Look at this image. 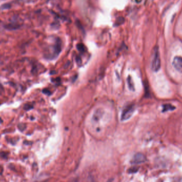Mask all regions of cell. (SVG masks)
Masks as SVG:
<instances>
[{
	"label": "cell",
	"instance_id": "cell-1",
	"mask_svg": "<svg viewBox=\"0 0 182 182\" xmlns=\"http://www.w3.org/2000/svg\"><path fill=\"white\" fill-rule=\"evenodd\" d=\"M161 66V61L159 51L158 48H156L154 51L153 57L151 64V68L154 72H157L160 70Z\"/></svg>",
	"mask_w": 182,
	"mask_h": 182
},
{
	"label": "cell",
	"instance_id": "cell-2",
	"mask_svg": "<svg viewBox=\"0 0 182 182\" xmlns=\"http://www.w3.org/2000/svg\"><path fill=\"white\" fill-rule=\"evenodd\" d=\"M134 111L135 107L134 105H129L125 107L121 113V120L124 121L129 119L133 114Z\"/></svg>",
	"mask_w": 182,
	"mask_h": 182
},
{
	"label": "cell",
	"instance_id": "cell-3",
	"mask_svg": "<svg viewBox=\"0 0 182 182\" xmlns=\"http://www.w3.org/2000/svg\"><path fill=\"white\" fill-rule=\"evenodd\" d=\"M172 65L179 72L182 73V57L180 56L175 57L172 61Z\"/></svg>",
	"mask_w": 182,
	"mask_h": 182
},
{
	"label": "cell",
	"instance_id": "cell-4",
	"mask_svg": "<svg viewBox=\"0 0 182 182\" xmlns=\"http://www.w3.org/2000/svg\"><path fill=\"white\" fill-rule=\"evenodd\" d=\"M146 158L142 153H137L134 156L132 160L133 164H140L145 161Z\"/></svg>",
	"mask_w": 182,
	"mask_h": 182
},
{
	"label": "cell",
	"instance_id": "cell-5",
	"mask_svg": "<svg viewBox=\"0 0 182 182\" xmlns=\"http://www.w3.org/2000/svg\"><path fill=\"white\" fill-rule=\"evenodd\" d=\"M54 53L55 55H58L61 50V41L60 40H58L55 43V46L54 47Z\"/></svg>",
	"mask_w": 182,
	"mask_h": 182
},
{
	"label": "cell",
	"instance_id": "cell-6",
	"mask_svg": "<svg viewBox=\"0 0 182 182\" xmlns=\"http://www.w3.org/2000/svg\"><path fill=\"white\" fill-rule=\"evenodd\" d=\"M20 27V25L18 24H10L5 26V28L9 30H14V29H17Z\"/></svg>",
	"mask_w": 182,
	"mask_h": 182
},
{
	"label": "cell",
	"instance_id": "cell-7",
	"mask_svg": "<svg viewBox=\"0 0 182 182\" xmlns=\"http://www.w3.org/2000/svg\"><path fill=\"white\" fill-rule=\"evenodd\" d=\"M175 109V107L171 104H166L163 106V111H168L169 110H173Z\"/></svg>",
	"mask_w": 182,
	"mask_h": 182
},
{
	"label": "cell",
	"instance_id": "cell-8",
	"mask_svg": "<svg viewBox=\"0 0 182 182\" xmlns=\"http://www.w3.org/2000/svg\"><path fill=\"white\" fill-rule=\"evenodd\" d=\"M77 49H78L80 52H84L85 50V46L82 43H79L78 44H77Z\"/></svg>",
	"mask_w": 182,
	"mask_h": 182
},
{
	"label": "cell",
	"instance_id": "cell-9",
	"mask_svg": "<svg viewBox=\"0 0 182 182\" xmlns=\"http://www.w3.org/2000/svg\"><path fill=\"white\" fill-rule=\"evenodd\" d=\"M26 124L25 123H19L18 125V128L19 130L20 131V132H23L26 129Z\"/></svg>",
	"mask_w": 182,
	"mask_h": 182
},
{
	"label": "cell",
	"instance_id": "cell-10",
	"mask_svg": "<svg viewBox=\"0 0 182 182\" xmlns=\"http://www.w3.org/2000/svg\"><path fill=\"white\" fill-rule=\"evenodd\" d=\"M125 21V19L123 17H119L117 19V21H116V24L117 25H121L122 24H123Z\"/></svg>",
	"mask_w": 182,
	"mask_h": 182
},
{
	"label": "cell",
	"instance_id": "cell-11",
	"mask_svg": "<svg viewBox=\"0 0 182 182\" xmlns=\"http://www.w3.org/2000/svg\"><path fill=\"white\" fill-rule=\"evenodd\" d=\"M32 108H33V107H32V105H29V104H26L24 106H23V109L25 110V111H29V110H31Z\"/></svg>",
	"mask_w": 182,
	"mask_h": 182
},
{
	"label": "cell",
	"instance_id": "cell-12",
	"mask_svg": "<svg viewBox=\"0 0 182 182\" xmlns=\"http://www.w3.org/2000/svg\"><path fill=\"white\" fill-rule=\"evenodd\" d=\"M9 153H7V152H2L0 153V156L2 157V158H3L4 159H6L8 158V156Z\"/></svg>",
	"mask_w": 182,
	"mask_h": 182
},
{
	"label": "cell",
	"instance_id": "cell-13",
	"mask_svg": "<svg viewBox=\"0 0 182 182\" xmlns=\"http://www.w3.org/2000/svg\"><path fill=\"white\" fill-rule=\"evenodd\" d=\"M11 5L10 4H8V3H6L3 4L1 6V8L2 9H9L11 8Z\"/></svg>",
	"mask_w": 182,
	"mask_h": 182
},
{
	"label": "cell",
	"instance_id": "cell-14",
	"mask_svg": "<svg viewBox=\"0 0 182 182\" xmlns=\"http://www.w3.org/2000/svg\"><path fill=\"white\" fill-rule=\"evenodd\" d=\"M135 1H136V2L139 3V2H141V0H135Z\"/></svg>",
	"mask_w": 182,
	"mask_h": 182
},
{
	"label": "cell",
	"instance_id": "cell-15",
	"mask_svg": "<svg viewBox=\"0 0 182 182\" xmlns=\"http://www.w3.org/2000/svg\"><path fill=\"white\" fill-rule=\"evenodd\" d=\"M3 122V120H2V119L0 118V123H2Z\"/></svg>",
	"mask_w": 182,
	"mask_h": 182
}]
</instances>
